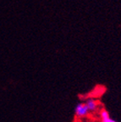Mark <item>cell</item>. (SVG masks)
I'll return each instance as SVG.
<instances>
[{
    "mask_svg": "<svg viewBox=\"0 0 121 122\" xmlns=\"http://www.w3.org/2000/svg\"><path fill=\"white\" fill-rule=\"evenodd\" d=\"M90 112L87 109L86 103H78L76 104V108H75V116L76 119H79V120H82V119H85L86 117H88L90 115Z\"/></svg>",
    "mask_w": 121,
    "mask_h": 122,
    "instance_id": "1",
    "label": "cell"
},
{
    "mask_svg": "<svg viewBox=\"0 0 121 122\" xmlns=\"http://www.w3.org/2000/svg\"><path fill=\"white\" fill-rule=\"evenodd\" d=\"M84 103L86 105L87 109L89 110L90 114H94V113L99 112L102 108H101V104L99 103V101L96 98L92 97H89L86 98L85 102Z\"/></svg>",
    "mask_w": 121,
    "mask_h": 122,
    "instance_id": "2",
    "label": "cell"
},
{
    "mask_svg": "<svg viewBox=\"0 0 121 122\" xmlns=\"http://www.w3.org/2000/svg\"><path fill=\"white\" fill-rule=\"evenodd\" d=\"M98 115L101 122H117L115 120L110 117L108 112L105 109H101L98 112Z\"/></svg>",
    "mask_w": 121,
    "mask_h": 122,
    "instance_id": "3",
    "label": "cell"
}]
</instances>
